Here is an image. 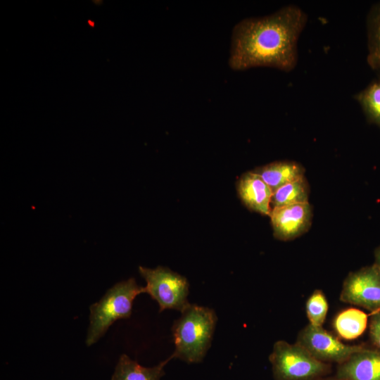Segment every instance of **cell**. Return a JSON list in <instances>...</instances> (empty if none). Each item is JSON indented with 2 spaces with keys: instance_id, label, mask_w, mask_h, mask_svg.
<instances>
[{
  "instance_id": "ba28073f",
  "label": "cell",
  "mask_w": 380,
  "mask_h": 380,
  "mask_svg": "<svg viewBox=\"0 0 380 380\" xmlns=\"http://www.w3.org/2000/svg\"><path fill=\"white\" fill-rule=\"evenodd\" d=\"M270 217L274 236L281 241L293 240L308 231L312 219L309 202L271 209Z\"/></svg>"
},
{
  "instance_id": "6da1fadb",
  "label": "cell",
  "mask_w": 380,
  "mask_h": 380,
  "mask_svg": "<svg viewBox=\"0 0 380 380\" xmlns=\"http://www.w3.org/2000/svg\"><path fill=\"white\" fill-rule=\"evenodd\" d=\"M307 22V13L294 4L239 21L232 34L230 68L272 67L291 71L298 63V41Z\"/></svg>"
},
{
  "instance_id": "9a60e30c",
  "label": "cell",
  "mask_w": 380,
  "mask_h": 380,
  "mask_svg": "<svg viewBox=\"0 0 380 380\" xmlns=\"http://www.w3.org/2000/svg\"><path fill=\"white\" fill-rule=\"evenodd\" d=\"M309 186L305 177L287 183L273 192L271 209L308 202Z\"/></svg>"
},
{
  "instance_id": "7a4b0ae2",
  "label": "cell",
  "mask_w": 380,
  "mask_h": 380,
  "mask_svg": "<svg viewBox=\"0 0 380 380\" xmlns=\"http://www.w3.org/2000/svg\"><path fill=\"white\" fill-rule=\"evenodd\" d=\"M217 317L214 310L190 304L173 323L172 359L187 363L201 362L210 347Z\"/></svg>"
},
{
  "instance_id": "5b68a950",
  "label": "cell",
  "mask_w": 380,
  "mask_h": 380,
  "mask_svg": "<svg viewBox=\"0 0 380 380\" xmlns=\"http://www.w3.org/2000/svg\"><path fill=\"white\" fill-rule=\"evenodd\" d=\"M139 272L146 282L145 293L158 303L160 312L172 309L182 312L190 305L189 284L185 277L163 266H139Z\"/></svg>"
},
{
  "instance_id": "4fadbf2b",
  "label": "cell",
  "mask_w": 380,
  "mask_h": 380,
  "mask_svg": "<svg viewBox=\"0 0 380 380\" xmlns=\"http://www.w3.org/2000/svg\"><path fill=\"white\" fill-rule=\"evenodd\" d=\"M367 315L362 310L348 308L336 316L333 324L340 337L353 340L364 333L367 326Z\"/></svg>"
},
{
  "instance_id": "30bf717a",
  "label": "cell",
  "mask_w": 380,
  "mask_h": 380,
  "mask_svg": "<svg viewBox=\"0 0 380 380\" xmlns=\"http://www.w3.org/2000/svg\"><path fill=\"white\" fill-rule=\"evenodd\" d=\"M242 203L251 210L270 216L272 191L255 172L244 173L236 184Z\"/></svg>"
},
{
  "instance_id": "3957f363",
  "label": "cell",
  "mask_w": 380,
  "mask_h": 380,
  "mask_svg": "<svg viewBox=\"0 0 380 380\" xmlns=\"http://www.w3.org/2000/svg\"><path fill=\"white\" fill-rule=\"evenodd\" d=\"M143 293L145 288L138 285L134 278H129L115 284L98 302L91 304L86 345L96 343L115 321L129 318L134 300Z\"/></svg>"
},
{
  "instance_id": "ac0fdd59",
  "label": "cell",
  "mask_w": 380,
  "mask_h": 380,
  "mask_svg": "<svg viewBox=\"0 0 380 380\" xmlns=\"http://www.w3.org/2000/svg\"><path fill=\"white\" fill-rule=\"evenodd\" d=\"M369 337L376 348L380 350V310L372 313L369 324Z\"/></svg>"
},
{
  "instance_id": "7402d4cb",
  "label": "cell",
  "mask_w": 380,
  "mask_h": 380,
  "mask_svg": "<svg viewBox=\"0 0 380 380\" xmlns=\"http://www.w3.org/2000/svg\"><path fill=\"white\" fill-rule=\"evenodd\" d=\"M379 76H380V71H379Z\"/></svg>"
},
{
  "instance_id": "ffe728a7",
  "label": "cell",
  "mask_w": 380,
  "mask_h": 380,
  "mask_svg": "<svg viewBox=\"0 0 380 380\" xmlns=\"http://www.w3.org/2000/svg\"><path fill=\"white\" fill-rule=\"evenodd\" d=\"M88 23H89L91 26L94 27V22H92V21H91V20H88Z\"/></svg>"
},
{
  "instance_id": "52a82bcc",
  "label": "cell",
  "mask_w": 380,
  "mask_h": 380,
  "mask_svg": "<svg viewBox=\"0 0 380 380\" xmlns=\"http://www.w3.org/2000/svg\"><path fill=\"white\" fill-rule=\"evenodd\" d=\"M340 300L372 313L380 310V270L378 267L374 263L350 272L343 281Z\"/></svg>"
},
{
  "instance_id": "5bb4252c",
  "label": "cell",
  "mask_w": 380,
  "mask_h": 380,
  "mask_svg": "<svg viewBox=\"0 0 380 380\" xmlns=\"http://www.w3.org/2000/svg\"><path fill=\"white\" fill-rule=\"evenodd\" d=\"M368 53L367 61L373 70L380 71V1L369 9L366 20Z\"/></svg>"
},
{
  "instance_id": "2e32d148",
  "label": "cell",
  "mask_w": 380,
  "mask_h": 380,
  "mask_svg": "<svg viewBox=\"0 0 380 380\" xmlns=\"http://www.w3.org/2000/svg\"><path fill=\"white\" fill-rule=\"evenodd\" d=\"M354 99L359 103L368 122L380 127V76L357 93Z\"/></svg>"
},
{
  "instance_id": "9c48e42d",
  "label": "cell",
  "mask_w": 380,
  "mask_h": 380,
  "mask_svg": "<svg viewBox=\"0 0 380 380\" xmlns=\"http://www.w3.org/2000/svg\"><path fill=\"white\" fill-rule=\"evenodd\" d=\"M337 378L344 380H380V350L365 347L337 368Z\"/></svg>"
},
{
  "instance_id": "d6986e66",
  "label": "cell",
  "mask_w": 380,
  "mask_h": 380,
  "mask_svg": "<svg viewBox=\"0 0 380 380\" xmlns=\"http://www.w3.org/2000/svg\"><path fill=\"white\" fill-rule=\"evenodd\" d=\"M374 264L380 270V245L374 250Z\"/></svg>"
},
{
  "instance_id": "e0dca14e",
  "label": "cell",
  "mask_w": 380,
  "mask_h": 380,
  "mask_svg": "<svg viewBox=\"0 0 380 380\" xmlns=\"http://www.w3.org/2000/svg\"><path fill=\"white\" fill-rule=\"evenodd\" d=\"M305 310L309 324L322 327L328 312V302L322 290H315L308 297Z\"/></svg>"
},
{
  "instance_id": "7c38bea8",
  "label": "cell",
  "mask_w": 380,
  "mask_h": 380,
  "mask_svg": "<svg viewBox=\"0 0 380 380\" xmlns=\"http://www.w3.org/2000/svg\"><path fill=\"white\" fill-rule=\"evenodd\" d=\"M172 359L170 355L154 367H146L122 354L119 357L111 380H160L165 374V366Z\"/></svg>"
},
{
  "instance_id": "8fae6325",
  "label": "cell",
  "mask_w": 380,
  "mask_h": 380,
  "mask_svg": "<svg viewBox=\"0 0 380 380\" xmlns=\"http://www.w3.org/2000/svg\"><path fill=\"white\" fill-rule=\"evenodd\" d=\"M258 174L272 192L283 185L305 177L303 165L295 161H276L255 168Z\"/></svg>"
},
{
  "instance_id": "8992f818",
  "label": "cell",
  "mask_w": 380,
  "mask_h": 380,
  "mask_svg": "<svg viewBox=\"0 0 380 380\" xmlns=\"http://www.w3.org/2000/svg\"><path fill=\"white\" fill-rule=\"evenodd\" d=\"M296 343L315 359L324 363L341 364L365 347L345 344L322 327L310 324L299 332Z\"/></svg>"
},
{
  "instance_id": "44dd1931",
  "label": "cell",
  "mask_w": 380,
  "mask_h": 380,
  "mask_svg": "<svg viewBox=\"0 0 380 380\" xmlns=\"http://www.w3.org/2000/svg\"><path fill=\"white\" fill-rule=\"evenodd\" d=\"M329 380H344V379H341L337 378V379H329Z\"/></svg>"
},
{
  "instance_id": "277c9868",
  "label": "cell",
  "mask_w": 380,
  "mask_h": 380,
  "mask_svg": "<svg viewBox=\"0 0 380 380\" xmlns=\"http://www.w3.org/2000/svg\"><path fill=\"white\" fill-rule=\"evenodd\" d=\"M269 360L276 380H313L329 371L297 343L279 340L274 343Z\"/></svg>"
}]
</instances>
